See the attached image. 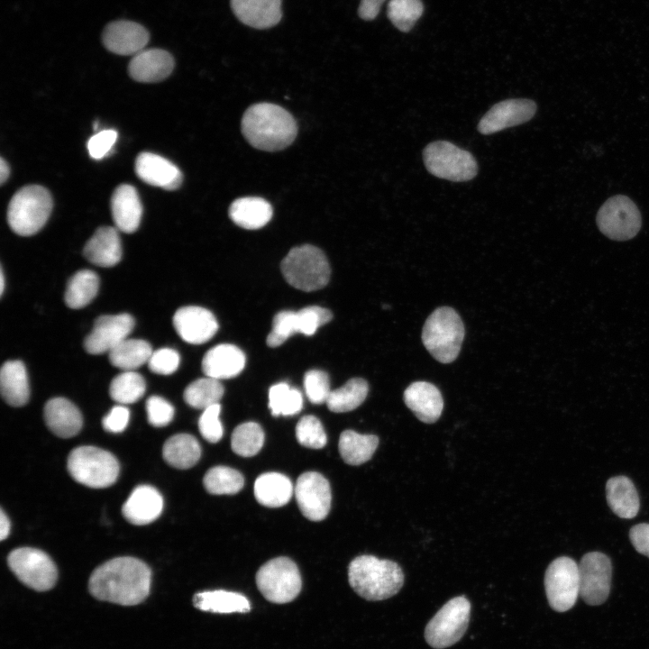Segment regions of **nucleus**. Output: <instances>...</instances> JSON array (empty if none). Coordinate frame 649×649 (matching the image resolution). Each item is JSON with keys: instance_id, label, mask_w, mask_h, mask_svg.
<instances>
[{"instance_id": "f257e3e1", "label": "nucleus", "mask_w": 649, "mask_h": 649, "mask_svg": "<svg viewBox=\"0 0 649 649\" xmlns=\"http://www.w3.org/2000/svg\"><path fill=\"white\" fill-rule=\"evenodd\" d=\"M151 572L142 561L118 557L97 567L90 576L88 588L97 599L133 606L150 593Z\"/></svg>"}, {"instance_id": "f03ea898", "label": "nucleus", "mask_w": 649, "mask_h": 649, "mask_svg": "<svg viewBox=\"0 0 649 649\" xmlns=\"http://www.w3.org/2000/svg\"><path fill=\"white\" fill-rule=\"evenodd\" d=\"M242 133L254 148L276 151L289 146L297 127L294 117L284 108L270 103L250 106L242 119Z\"/></svg>"}, {"instance_id": "7ed1b4c3", "label": "nucleus", "mask_w": 649, "mask_h": 649, "mask_svg": "<svg viewBox=\"0 0 649 649\" xmlns=\"http://www.w3.org/2000/svg\"><path fill=\"white\" fill-rule=\"evenodd\" d=\"M348 580L359 596L378 601L399 591L404 583V574L397 562L364 554L350 562Z\"/></svg>"}, {"instance_id": "20e7f679", "label": "nucleus", "mask_w": 649, "mask_h": 649, "mask_svg": "<svg viewBox=\"0 0 649 649\" xmlns=\"http://www.w3.org/2000/svg\"><path fill=\"white\" fill-rule=\"evenodd\" d=\"M464 334V325L459 314L452 307L441 306L425 320L422 342L436 361L451 363L459 355Z\"/></svg>"}, {"instance_id": "39448f33", "label": "nucleus", "mask_w": 649, "mask_h": 649, "mask_svg": "<svg viewBox=\"0 0 649 649\" xmlns=\"http://www.w3.org/2000/svg\"><path fill=\"white\" fill-rule=\"evenodd\" d=\"M52 206L51 195L45 187L30 185L20 188L8 206L10 228L21 236L35 234L48 221Z\"/></svg>"}, {"instance_id": "423d86ee", "label": "nucleus", "mask_w": 649, "mask_h": 649, "mask_svg": "<svg viewBox=\"0 0 649 649\" xmlns=\"http://www.w3.org/2000/svg\"><path fill=\"white\" fill-rule=\"evenodd\" d=\"M281 271L288 284L306 292L326 286L331 273L324 253L310 244L292 248L282 260Z\"/></svg>"}, {"instance_id": "0eeeda50", "label": "nucleus", "mask_w": 649, "mask_h": 649, "mask_svg": "<svg viewBox=\"0 0 649 649\" xmlns=\"http://www.w3.org/2000/svg\"><path fill=\"white\" fill-rule=\"evenodd\" d=\"M67 466L77 482L95 489L114 484L120 471L118 461L111 452L95 446H80L72 450Z\"/></svg>"}, {"instance_id": "6e6552de", "label": "nucleus", "mask_w": 649, "mask_h": 649, "mask_svg": "<svg viewBox=\"0 0 649 649\" xmlns=\"http://www.w3.org/2000/svg\"><path fill=\"white\" fill-rule=\"evenodd\" d=\"M423 160L432 175L450 181H468L478 172L473 155L447 141L429 143L423 151Z\"/></svg>"}, {"instance_id": "1a4fd4ad", "label": "nucleus", "mask_w": 649, "mask_h": 649, "mask_svg": "<svg viewBox=\"0 0 649 649\" xmlns=\"http://www.w3.org/2000/svg\"><path fill=\"white\" fill-rule=\"evenodd\" d=\"M256 584L267 600L284 604L297 597L302 580L299 570L291 559L278 557L267 562L258 570Z\"/></svg>"}, {"instance_id": "9d476101", "label": "nucleus", "mask_w": 649, "mask_h": 649, "mask_svg": "<svg viewBox=\"0 0 649 649\" xmlns=\"http://www.w3.org/2000/svg\"><path fill=\"white\" fill-rule=\"evenodd\" d=\"M471 604L464 596L445 603L428 622L425 638L435 649L449 647L464 635L470 619Z\"/></svg>"}, {"instance_id": "9b49d317", "label": "nucleus", "mask_w": 649, "mask_h": 649, "mask_svg": "<svg viewBox=\"0 0 649 649\" xmlns=\"http://www.w3.org/2000/svg\"><path fill=\"white\" fill-rule=\"evenodd\" d=\"M7 562L16 577L32 590L45 591L57 581L56 565L47 553L39 549L17 548L10 553Z\"/></svg>"}, {"instance_id": "f8f14e48", "label": "nucleus", "mask_w": 649, "mask_h": 649, "mask_svg": "<svg viewBox=\"0 0 649 649\" xmlns=\"http://www.w3.org/2000/svg\"><path fill=\"white\" fill-rule=\"evenodd\" d=\"M544 588L549 605L557 612L571 609L580 596L579 567L567 556L553 560L544 575Z\"/></svg>"}, {"instance_id": "ddd939ff", "label": "nucleus", "mask_w": 649, "mask_h": 649, "mask_svg": "<svg viewBox=\"0 0 649 649\" xmlns=\"http://www.w3.org/2000/svg\"><path fill=\"white\" fill-rule=\"evenodd\" d=\"M596 220L600 232L615 241L635 237L642 224L636 205L623 195L608 198L599 208Z\"/></svg>"}, {"instance_id": "4468645a", "label": "nucleus", "mask_w": 649, "mask_h": 649, "mask_svg": "<svg viewBox=\"0 0 649 649\" xmlns=\"http://www.w3.org/2000/svg\"><path fill=\"white\" fill-rule=\"evenodd\" d=\"M578 567L580 598L591 606L605 602L611 586L609 557L600 552H590L582 556Z\"/></svg>"}, {"instance_id": "2eb2a0df", "label": "nucleus", "mask_w": 649, "mask_h": 649, "mask_svg": "<svg viewBox=\"0 0 649 649\" xmlns=\"http://www.w3.org/2000/svg\"><path fill=\"white\" fill-rule=\"evenodd\" d=\"M298 507L307 519L321 521L331 507V489L328 480L316 471L301 474L295 487Z\"/></svg>"}, {"instance_id": "dca6fc26", "label": "nucleus", "mask_w": 649, "mask_h": 649, "mask_svg": "<svg viewBox=\"0 0 649 649\" xmlns=\"http://www.w3.org/2000/svg\"><path fill=\"white\" fill-rule=\"evenodd\" d=\"M133 327L134 319L129 314L99 316L84 341V348L90 354L110 352L128 338Z\"/></svg>"}, {"instance_id": "f3484780", "label": "nucleus", "mask_w": 649, "mask_h": 649, "mask_svg": "<svg viewBox=\"0 0 649 649\" xmlns=\"http://www.w3.org/2000/svg\"><path fill=\"white\" fill-rule=\"evenodd\" d=\"M535 112L536 104L530 99H507L490 107L480 120L478 131L487 135L519 125L532 119Z\"/></svg>"}, {"instance_id": "a211bd4d", "label": "nucleus", "mask_w": 649, "mask_h": 649, "mask_svg": "<svg viewBox=\"0 0 649 649\" xmlns=\"http://www.w3.org/2000/svg\"><path fill=\"white\" fill-rule=\"evenodd\" d=\"M173 325L182 340L191 344L206 343L218 330L215 315L197 306L178 308L173 316Z\"/></svg>"}, {"instance_id": "6ab92c4d", "label": "nucleus", "mask_w": 649, "mask_h": 649, "mask_svg": "<svg viewBox=\"0 0 649 649\" xmlns=\"http://www.w3.org/2000/svg\"><path fill=\"white\" fill-rule=\"evenodd\" d=\"M149 40L150 33L147 29L129 20L108 23L102 34L105 49L118 55H135L144 50Z\"/></svg>"}, {"instance_id": "aec40b11", "label": "nucleus", "mask_w": 649, "mask_h": 649, "mask_svg": "<svg viewBox=\"0 0 649 649\" xmlns=\"http://www.w3.org/2000/svg\"><path fill=\"white\" fill-rule=\"evenodd\" d=\"M135 173L143 182L166 190L178 189L183 179L175 164L151 152H142L137 156Z\"/></svg>"}, {"instance_id": "412c9836", "label": "nucleus", "mask_w": 649, "mask_h": 649, "mask_svg": "<svg viewBox=\"0 0 649 649\" xmlns=\"http://www.w3.org/2000/svg\"><path fill=\"white\" fill-rule=\"evenodd\" d=\"M172 55L162 49H146L133 55L128 66L130 77L138 82L154 83L167 78L174 69Z\"/></svg>"}, {"instance_id": "4be33fe9", "label": "nucleus", "mask_w": 649, "mask_h": 649, "mask_svg": "<svg viewBox=\"0 0 649 649\" xmlns=\"http://www.w3.org/2000/svg\"><path fill=\"white\" fill-rule=\"evenodd\" d=\"M403 399L407 407L424 423H434L442 415V394L434 384L427 381L411 383L405 389Z\"/></svg>"}, {"instance_id": "5701e85b", "label": "nucleus", "mask_w": 649, "mask_h": 649, "mask_svg": "<svg viewBox=\"0 0 649 649\" xmlns=\"http://www.w3.org/2000/svg\"><path fill=\"white\" fill-rule=\"evenodd\" d=\"M163 509L160 493L150 485L136 487L122 507L123 516L136 526L151 523L160 516Z\"/></svg>"}, {"instance_id": "b1692460", "label": "nucleus", "mask_w": 649, "mask_h": 649, "mask_svg": "<svg viewBox=\"0 0 649 649\" xmlns=\"http://www.w3.org/2000/svg\"><path fill=\"white\" fill-rule=\"evenodd\" d=\"M244 366L243 352L228 343L214 346L206 352L202 360V370L206 376L218 380L237 376Z\"/></svg>"}, {"instance_id": "393cba45", "label": "nucleus", "mask_w": 649, "mask_h": 649, "mask_svg": "<svg viewBox=\"0 0 649 649\" xmlns=\"http://www.w3.org/2000/svg\"><path fill=\"white\" fill-rule=\"evenodd\" d=\"M111 211L116 228L126 233L135 232L141 223L142 206L137 190L128 184L118 186L111 197Z\"/></svg>"}, {"instance_id": "a878e982", "label": "nucleus", "mask_w": 649, "mask_h": 649, "mask_svg": "<svg viewBox=\"0 0 649 649\" xmlns=\"http://www.w3.org/2000/svg\"><path fill=\"white\" fill-rule=\"evenodd\" d=\"M44 420L49 429L61 438L75 436L83 425L79 409L64 398H54L46 403Z\"/></svg>"}, {"instance_id": "bb28decb", "label": "nucleus", "mask_w": 649, "mask_h": 649, "mask_svg": "<svg viewBox=\"0 0 649 649\" xmlns=\"http://www.w3.org/2000/svg\"><path fill=\"white\" fill-rule=\"evenodd\" d=\"M84 256L91 263L100 267H113L122 258V243L118 229L111 226L99 227L87 242Z\"/></svg>"}, {"instance_id": "cd10ccee", "label": "nucleus", "mask_w": 649, "mask_h": 649, "mask_svg": "<svg viewBox=\"0 0 649 649\" xmlns=\"http://www.w3.org/2000/svg\"><path fill=\"white\" fill-rule=\"evenodd\" d=\"M231 6L242 23L256 29L273 27L282 17L281 0H231Z\"/></svg>"}, {"instance_id": "c85d7f7f", "label": "nucleus", "mask_w": 649, "mask_h": 649, "mask_svg": "<svg viewBox=\"0 0 649 649\" xmlns=\"http://www.w3.org/2000/svg\"><path fill=\"white\" fill-rule=\"evenodd\" d=\"M606 498L610 509L620 518L635 517L640 508V500L633 481L623 475L615 476L606 483Z\"/></svg>"}, {"instance_id": "c756f323", "label": "nucleus", "mask_w": 649, "mask_h": 649, "mask_svg": "<svg viewBox=\"0 0 649 649\" xmlns=\"http://www.w3.org/2000/svg\"><path fill=\"white\" fill-rule=\"evenodd\" d=\"M273 210L265 199L246 197L234 200L229 208L231 220L247 230H256L266 225L271 219Z\"/></svg>"}, {"instance_id": "7c9ffc66", "label": "nucleus", "mask_w": 649, "mask_h": 649, "mask_svg": "<svg viewBox=\"0 0 649 649\" xmlns=\"http://www.w3.org/2000/svg\"><path fill=\"white\" fill-rule=\"evenodd\" d=\"M0 389L8 405L22 407L27 403L30 388L27 371L22 361H7L3 364L0 371Z\"/></svg>"}, {"instance_id": "2f4dec72", "label": "nucleus", "mask_w": 649, "mask_h": 649, "mask_svg": "<svg viewBox=\"0 0 649 649\" xmlns=\"http://www.w3.org/2000/svg\"><path fill=\"white\" fill-rule=\"evenodd\" d=\"M293 494L290 480L279 472H266L260 475L254 483V496L257 501L268 507L286 505Z\"/></svg>"}, {"instance_id": "473e14b6", "label": "nucleus", "mask_w": 649, "mask_h": 649, "mask_svg": "<svg viewBox=\"0 0 649 649\" xmlns=\"http://www.w3.org/2000/svg\"><path fill=\"white\" fill-rule=\"evenodd\" d=\"M194 606L213 613H246L251 610L248 599L237 592L216 590L197 593L193 598Z\"/></svg>"}, {"instance_id": "72a5a7b5", "label": "nucleus", "mask_w": 649, "mask_h": 649, "mask_svg": "<svg viewBox=\"0 0 649 649\" xmlns=\"http://www.w3.org/2000/svg\"><path fill=\"white\" fill-rule=\"evenodd\" d=\"M167 463L177 469H189L200 459L201 448L198 441L189 434H178L169 437L162 449Z\"/></svg>"}, {"instance_id": "f704fd0d", "label": "nucleus", "mask_w": 649, "mask_h": 649, "mask_svg": "<svg viewBox=\"0 0 649 649\" xmlns=\"http://www.w3.org/2000/svg\"><path fill=\"white\" fill-rule=\"evenodd\" d=\"M378 445L377 435L361 434L352 430H345L340 435L338 448L344 462L360 465L372 457Z\"/></svg>"}, {"instance_id": "c9c22d12", "label": "nucleus", "mask_w": 649, "mask_h": 649, "mask_svg": "<svg viewBox=\"0 0 649 649\" xmlns=\"http://www.w3.org/2000/svg\"><path fill=\"white\" fill-rule=\"evenodd\" d=\"M153 351L151 345L141 339H125L110 352L109 361L116 368L124 370H135L148 363Z\"/></svg>"}, {"instance_id": "e433bc0d", "label": "nucleus", "mask_w": 649, "mask_h": 649, "mask_svg": "<svg viewBox=\"0 0 649 649\" xmlns=\"http://www.w3.org/2000/svg\"><path fill=\"white\" fill-rule=\"evenodd\" d=\"M98 288L99 279L96 272L89 270H79L68 282L65 303L72 309L82 308L96 297Z\"/></svg>"}, {"instance_id": "4c0bfd02", "label": "nucleus", "mask_w": 649, "mask_h": 649, "mask_svg": "<svg viewBox=\"0 0 649 649\" xmlns=\"http://www.w3.org/2000/svg\"><path fill=\"white\" fill-rule=\"evenodd\" d=\"M368 392V382L361 378H353L339 388L332 390L325 404L332 412H349L363 403Z\"/></svg>"}, {"instance_id": "58836bf2", "label": "nucleus", "mask_w": 649, "mask_h": 649, "mask_svg": "<svg viewBox=\"0 0 649 649\" xmlns=\"http://www.w3.org/2000/svg\"><path fill=\"white\" fill-rule=\"evenodd\" d=\"M224 389L218 379L206 377L192 381L185 389V402L197 409H206L219 404Z\"/></svg>"}, {"instance_id": "ea45409f", "label": "nucleus", "mask_w": 649, "mask_h": 649, "mask_svg": "<svg viewBox=\"0 0 649 649\" xmlns=\"http://www.w3.org/2000/svg\"><path fill=\"white\" fill-rule=\"evenodd\" d=\"M145 380L135 370H124L113 379L109 388L111 398L121 405L133 404L144 395Z\"/></svg>"}, {"instance_id": "a19ab883", "label": "nucleus", "mask_w": 649, "mask_h": 649, "mask_svg": "<svg viewBox=\"0 0 649 649\" xmlns=\"http://www.w3.org/2000/svg\"><path fill=\"white\" fill-rule=\"evenodd\" d=\"M203 483L206 491L213 495H233L244 484L241 472L226 466H215L205 474Z\"/></svg>"}, {"instance_id": "79ce46f5", "label": "nucleus", "mask_w": 649, "mask_h": 649, "mask_svg": "<svg viewBox=\"0 0 649 649\" xmlns=\"http://www.w3.org/2000/svg\"><path fill=\"white\" fill-rule=\"evenodd\" d=\"M269 407L272 416H294L303 408L301 392L285 382L273 385L269 391Z\"/></svg>"}, {"instance_id": "37998d69", "label": "nucleus", "mask_w": 649, "mask_h": 649, "mask_svg": "<svg viewBox=\"0 0 649 649\" xmlns=\"http://www.w3.org/2000/svg\"><path fill=\"white\" fill-rule=\"evenodd\" d=\"M264 443V432L255 422H246L235 427L232 434L233 451L242 457H251L260 452Z\"/></svg>"}, {"instance_id": "c03bdc74", "label": "nucleus", "mask_w": 649, "mask_h": 649, "mask_svg": "<svg viewBox=\"0 0 649 649\" xmlns=\"http://www.w3.org/2000/svg\"><path fill=\"white\" fill-rule=\"evenodd\" d=\"M421 0H390L388 17L399 31H410L423 14Z\"/></svg>"}, {"instance_id": "a18cd8bd", "label": "nucleus", "mask_w": 649, "mask_h": 649, "mask_svg": "<svg viewBox=\"0 0 649 649\" xmlns=\"http://www.w3.org/2000/svg\"><path fill=\"white\" fill-rule=\"evenodd\" d=\"M299 333L297 313L291 310L279 312L273 318L272 329L267 336L270 347H278L290 336Z\"/></svg>"}, {"instance_id": "49530a36", "label": "nucleus", "mask_w": 649, "mask_h": 649, "mask_svg": "<svg viewBox=\"0 0 649 649\" xmlns=\"http://www.w3.org/2000/svg\"><path fill=\"white\" fill-rule=\"evenodd\" d=\"M296 437L301 445L313 449H321L327 442L320 420L314 416L300 418L296 425Z\"/></svg>"}, {"instance_id": "de8ad7c7", "label": "nucleus", "mask_w": 649, "mask_h": 649, "mask_svg": "<svg viewBox=\"0 0 649 649\" xmlns=\"http://www.w3.org/2000/svg\"><path fill=\"white\" fill-rule=\"evenodd\" d=\"M304 387L307 398L317 405L326 403L332 391L327 373L320 370H310L305 374Z\"/></svg>"}, {"instance_id": "09e8293b", "label": "nucleus", "mask_w": 649, "mask_h": 649, "mask_svg": "<svg viewBox=\"0 0 649 649\" xmlns=\"http://www.w3.org/2000/svg\"><path fill=\"white\" fill-rule=\"evenodd\" d=\"M297 313L299 333L310 336L316 330L331 321L332 313L318 306H309L300 309Z\"/></svg>"}, {"instance_id": "8fccbe9b", "label": "nucleus", "mask_w": 649, "mask_h": 649, "mask_svg": "<svg viewBox=\"0 0 649 649\" xmlns=\"http://www.w3.org/2000/svg\"><path fill=\"white\" fill-rule=\"evenodd\" d=\"M221 407L213 405L203 410L198 420V429L201 435L209 443H217L223 437V426L219 419Z\"/></svg>"}, {"instance_id": "3c124183", "label": "nucleus", "mask_w": 649, "mask_h": 649, "mask_svg": "<svg viewBox=\"0 0 649 649\" xmlns=\"http://www.w3.org/2000/svg\"><path fill=\"white\" fill-rule=\"evenodd\" d=\"M149 423L156 427L165 426L174 416V407L160 396H151L146 401Z\"/></svg>"}, {"instance_id": "603ef678", "label": "nucleus", "mask_w": 649, "mask_h": 649, "mask_svg": "<svg viewBox=\"0 0 649 649\" xmlns=\"http://www.w3.org/2000/svg\"><path fill=\"white\" fill-rule=\"evenodd\" d=\"M179 361L178 352L170 348H161L152 352L148 367L153 373L169 375L177 370Z\"/></svg>"}, {"instance_id": "864d4df0", "label": "nucleus", "mask_w": 649, "mask_h": 649, "mask_svg": "<svg viewBox=\"0 0 649 649\" xmlns=\"http://www.w3.org/2000/svg\"><path fill=\"white\" fill-rule=\"evenodd\" d=\"M117 137V132L113 129L103 130L91 136L87 142L90 157L94 160H101L108 155Z\"/></svg>"}, {"instance_id": "5fc2aeb1", "label": "nucleus", "mask_w": 649, "mask_h": 649, "mask_svg": "<svg viewBox=\"0 0 649 649\" xmlns=\"http://www.w3.org/2000/svg\"><path fill=\"white\" fill-rule=\"evenodd\" d=\"M129 419V409L123 405H119L114 407L103 418L102 425L104 429L107 432L121 433L126 428Z\"/></svg>"}, {"instance_id": "6e6d98bb", "label": "nucleus", "mask_w": 649, "mask_h": 649, "mask_svg": "<svg viewBox=\"0 0 649 649\" xmlns=\"http://www.w3.org/2000/svg\"><path fill=\"white\" fill-rule=\"evenodd\" d=\"M629 538L635 551L649 558V524L634 526L629 531Z\"/></svg>"}, {"instance_id": "4d7b16f0", "label": "nucleus", "mask_w": 649, "mask_h": 649, "mask_svg": "<svg viewBox=\"0 0 649 649\" xmlns=\"http://www.w3.org/2000/svg\"><path fill=\"white\" fill-rule=\"evenodd\" d=\"M384 2L385 0H361L358 9L359 16L365 21L375 19Z\"/></svg>"}, {"instance_id": "13d9d810", "label": "nucleus", "mask_w": 649, "mask_h": 649, "mask_svg": "<svg viewBox=\"0 0 649 649\" xmlns=\"http://www.w3.org/2000/svg\"><path fill=\"white\" fill-rule=\"evenodd\" d=\"M10 521L4 510L0 512V539L5 540L10 532Z\"/></svg>"}, {"instance_id": "bf43d9fd", "label": "nucleus", "mask_w": 649, "mask_h": 649, "mask_svg": "<svg viewBox=\"0 0 649 649\" xmlns=\"http://www.w3.org/2000/svg\"><path fill=\"white\" fill-rule=\"evenodd\" d=\"M10 174V168L8 163L4 160L0 159V183L3 185L8 178Z\"/></svg>"}, {"instance_id": "052dcab7", "label": "nucleus", "mask_w": 649, "mask_h": 649, "mask_svg": "<svg viewBox=\"0 0 649 649\" xmlns=\"http://www.w3.org/2000/svg\"><path fill=\"white\" fill-rule=\"evenodd\" d=\"M0 276H1V279H0V283H1V285H0V292H1V295H3L4 290H5V275H4L3 270H1Z\"/></svg>"}]
</instances>
